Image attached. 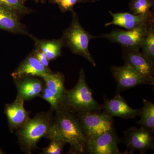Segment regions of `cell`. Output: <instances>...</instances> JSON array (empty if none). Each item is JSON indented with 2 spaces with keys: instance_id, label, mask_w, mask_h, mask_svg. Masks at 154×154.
<instances>
[{
  "instance_id": "83f0119b",
  "label": "cell",
  "mask_w": 154,
  "mask_h": 154,
  "mask_svg": "<svg viewBox=\"0 0 154 154\" xmlns=\"http://www.w3.org/2000/svg\"><path fill=\"white\" fill-rule=\"evenodd\" d=\"M5 154V152H3L2 149L0 148V154Z\"/></svg>"
},
{
  "instance_id": "277c9868",
  "label": "cell",
  "mask_w": 154,
  "mask_h": 154,
  "mask_svg": "<svg viewBox=\"0 0 154 154\" xmlns=\"http://www.w3.org/2000/svg\"><path fill=\"white\" fill-rule=\"evenodd\" d=\"M72 13L70 26L63 31L62 37L64 46H67L74 54L81 56L88 60L94 66L96 64L89 50V43L93 38H98L91 35L82 27L79 17L74 11Z\"/></svg>"
},
{
  "instance_id": "6da1fadb",
  "label": "cell",
  "mask_w": 154,
  "mask_h": 154,
  "mask_svg": "<svg viewBox=\"0 0 154 154\" xmlns=\"http://www.w3.org/2000/svg\"><path fill=\"white\" fill-rule=\"evenodd\" d=\"M44 138L60 140L68 143V154L86 153V137L76 113L63 107L56 112L52 125Z\"/></svg>"
},
{
  "instance_id": "ac0fdd59",
  "label": "cell",
  "mask_w": 154,
  "mask_h": 154,
  "mask_svg": "<svg viewBox=\"0 0 154 154\" xmlns=\"http://www.w3.org/2000/svg\"><path fill=\"white\" fill-rule=\"evenodd\" d=\"M42 79L45 85L57 96L63 105L64 95L66 90L65 87L64 75L60 72H51L45 75Z\"/></svg>"
},
{
  "instance_id": "9a60e30c",
  "label": "cell",
  "mask_w": 154,
  "mask_h": 154,
  "mask_svg": "<svg viewBox=\"0 0 154 154\" xmlns=\"http://www.w3.org/2000/svg\"><path fill=\"white\" fill-rule=\"evenodd\" d=\"M14 80L17 88V95L24 101L39 97L45 85L44 81L37 77L25 76Z\"/></svg>"
},
{
  "instance_id": "3957f363",
  "label": "cell",
  "mask_w": 154,
  "mask_h": 154,
  "mask_svg": "<svg viewBox=\"0 0 154 154\" xmlns=\"http://www.w3.org/2000/svg\"><path fill=\"white\" fill-rule=\"evenodd\" d=\"M63 107L77 113L85 111H101L102 105L94 99L92 90L86 82L84 69L80 70L76 85L69 90H66Z\"/></svg>"
},
{
  "instance_id": "d4e9b609",
  "label": "cell",
  "mask_w": 154,
  "mask_h": 154,
  "mask_svg": "<svg viewBox=\"0 0 154 154\" xmlns=\"http://www.w3.org/2000/svg\"><path fill=\"white\" fill-rule=\"evenodd\" d=\"M49 144L42 149L41 154H61L63 153L64 147L66 143L60 140H51Z\"/></svg>"
},
{
  "instance_id": "2e32d148",
  "label": "cell",
  "mask_w": 154,
  "mask_h": 154,
  "mask_svg": "<svg viewBox=\"0 0 154 154\" xmlns=\"http://www.w3.org/2000/svg\"><path fill=\"white\" fill-rule=\"evenodd\" d=\"M15 14L0 8V29L15 34H22L29 36L31 34L24 24L20 22Z\"/></svg>"
},
{
  "instance_id": "4316f807",
  "label": "cell",
  "mask_w": 154,
  "mask_h": 154,
  "mask_svg": "<svg viewBox=\"0 0 154 154\" xmlns=\"http://www.w3.org/2000/svg\"><path fill=\"white\" fill-rule=\"evenodd\" d=\"M19 1L22 2L23 3V2H25V1H27V0H19ZM34 1L36 2H40L41 3H44L46 2L47 1H48L49 2L50 0H34Z\"/></svg>"
},
{
  "instance_id": "5bb4252c",
  "label": "cell",
  "mask_w": 154,
  "mask_h": 154,
  "mask_svg": "<svg viewBox=\"0 0 154 154\" xmlns=\"http://www.w3.org/2000/svg\"><path fill=\"white\" fill-rule=\"evenodd\" d=\"M51 72L49 67L44 66L30 53L11 75L14 80L25 76L37 77L42 79L45 75Z\"/></svg>"
},
{
  "instance_id": "8992f818",
  "label": "cell",
  "mask_w": 154,
  "mask_h": 154,
  "mask_svg": "<svg viewBox=\"0 0 154 154\" xmlns=\"http://www.w3.org/2000/svg\"><path fill=\"white\" fill-rule=\"evenodd\" d=\"M152 25L154 22L144 24L131 30L116 29L110 33L101 34L98 38H106L111 42L118 43L124 48L140 50L149 28Z\"/></svg>"
},
{
  "instance_id": "5b68a950",
  "label": "cell",
  "mask_w": 154,
  "mask_h": 154,
  "mask_svg": "<svg viewBox=\"0 0 154 154\" xmlns=\"http://www.w3.org/2000/svg\"><path fill=\"white\" fill-rule=\"evenodd\" d=\"M86 139L115 130L113 117L101 111L76 113Z\"/></svg>"
},
{
  "instance_id": "44dd1931",
  "label": "cell",
  "mask_w": 154,
  "mask_h": 154,
  "mask_svg": "<svg viewBox=\"0 0 154 154\" xmlns=\"http://www.w3.org/2000/svg\"><path fill=\"white\" fill-rule=\"evenodd\" d=\"M140 48L143 55L152 65L154 66V25L149 28L143 39Z\"/></svg>"
},
{
  "instance_id": "9c48e42d",
  "label": "cell",
  "mask_w": 154,
  "mask_h": 154,
  "mask_svg": "<svg viewBox=\"0 0 154 154\" xmlns=\"http://www.w3.org/2000/svg\"><path fill=\"white\" fill-rule=\"evenodd\" d=\"M110 71L117 84V94L140 85H150L147 81L128 64L125 63L121 66H112Z\"/></svg>"
},
{
  "instance_id": "d6986e66",
  "label": "cell",
  "mask_w": 154,
  "mask_h": 154,
  "mask_svg": "<svg viewBox=\"0 0 154 154\" xmlns=\"http://www.w3.org/2000/svg\"><path fill=\"white\" fill-rule=\"evenodd\" d=\"M143 106L139 116L140 119L137 123L154 133V104L146 99H143Z\"/></svg>"
},
{
  "instance_id": "cb8c5ba5",
  "label": "cell",
  "mask_w": 154,
  "mask_h": 154,
  "mask_svg": "<svg viewBox=\"0 0 154 154\" xmlns=\"http://www.w3.org/2000/svg\"><path fill=\"white\" fill-rule=\"evenodd\" d=\"M97 1L90 0H50L51 3H55L58 5L59 9L63 13L74 11V7L78 3L94 2Z\"/></svg>"
},
{
  "instance_id": "ffe728a7",
  "label": "cell",
  "mask_w": 154,
  "mask_h": 154,
  "mask_svg": "<svg viewBox=\"0 0 154 154\" xmlns=\"http://www.w3.org/2000/svg\"><path fill=\"white\" fill-rule=\"evenodd\" d=\"M0 8L15 14L19 19L35 11L26 7L19 0H0Z\"/></svg>"
},
{
  "instance_id": "ba28073f",
  "label": "cell",
  "mask_w": 154,
  "mask_h": 154,
  "mask_svg": "<svg viewBox=\"0 0 154 154\" xmlns=\"http://www.w3.org/2000/svg\"><path fill=\"white\" fill-rule=\"evenodd\" d=\"M120 139L115 130L86 139V153L119 154L118 144Z\"/></svg>"
},
{
  "instance_id": "603a6c76",
  "label": "cell",
  "mask_w": 154,
  "mask_h": 154,
  "mask_svg": "<svg viewBox=\"0 0 154 154\" xmlns=\"http://www.w3.org/2000/svg\"><path fill=\"white\" fill-rule=\"evenodd\" d=\"M39 97L43 100L47 101L50 105L51 109L55 112V113L63 108L62 103L53 93L50 91L45 85V84Z\"/></svg>"
},
{
  "instance_id": "7402d4cb",
  "label": "cell",
  "mask_w": 154,
  "mask_h": 154,
  "mask_svg": "<svg viewBox=\"0 0 154 154\" xmlns=\"http://www.w3.org/2000/svg\"><path fill=\"white\" fill-rule=\"evenodd\" d=\"M153 6L154 2L151 0H131L129 8L132 14L144 15L150 12Z\"/></svg>"
},
{
  "instance_id": "7c38bea8",
  "label": "cell",
  "mask_w": 154,
  "mask_h": 154,
  "mask_svg": "<svg viewBox=\"0 0 154 154\" xmlns=\"http://www.w3.org/2000/svg\"><path fill=\"white\" fill-rule=\"evenodd\" d=\"M102 105L103 112L107 115L124 119L134 118L140 116L141 111V108L135 109L130 107L119 94H116L112 99L104 98Z\"/></svg>"
},
{
  "instance_id": "8fae6325",
  "label": "cell",
  "mask_w": 154,
  "mask_h": 154,
  "mask_svg": "<svg viewBox=\"0 0 154 154\" xmlns=\"http://www.w3.org/2000/svg\"><path fill=\"white\" fill-rule=\"evenodd\" d=\"M24 102L22 98L17 95L14 102L5 105L4 113L7 116L9 130L11 133L22 127L30 118V112L24 108Z\"/></svg>"
},
{
  "instance_id": "30bf717a",
  "label": "cell",
  "mask_w": 154,
  "mask_h": 154,
  "mask_svg": "<svg viewBox=\"0 0 154 154\" xmlns=\"http://www.w3.org/2000/svg\"><path fill=\"white\" fill-rule=\"evenodd\" d=\"M122 58L131 66L150 85L154 84V66L150 63L140 50L122 48Z\"/></svg>"
},
{
  "instance_id": "7a4b0ae2",
  "label": "cell",
  "mask_w": 154,
  "mask_h": 154,
  "mask_svg": "<svg viewBox=\"0 0 154 154\" xmlns=\"http://www.w3.org/2000/svg\"><path fill=\"white\" fill-rule=\"evenodd\" d=\"M54 112L50 109L36 113L16 131L18 143L23 152L31 154L37 148V143L46 135L52 125Z\"/></svg>"
},
{
  "instance_id": "f1b7e54d",
  "label": "cell",
  "mask_w": 154,
  "mask_h": 154,
  "mask_svg": "<svg viewBox=\"0 0 154 154\" xmlns=\"http://www.w3.org/2000/svg\"><path fill=\"white\" fill-rule=\"evenodd\" d=\"M151 1H152V2H154V0H151Z\"/></svg>"
},
{
  "instance_id": "e0dca14e",
  "label": "cell",
  "mask_w": 154,
  "mask_h": 154,
  "mask_svg": "<svg viewBox=\"0 0 154 154\" xmlns=\"http://www.w3.org/2000/svg\"><path fill=\"white\" fill-rule=\"evenodd\" d=\"M35 42L36 48L44 52L49 61L54 60L61 55L62 49L63 47L61 38L58 39H39L33 35L29 36Z\"/></svg>"
},
{
  "instance_id": "484cf974",
  "label": "cell",
  "mask_w": 154,
  "mask_h": 154,
  "mask_svg": "<svg viewBox=\"0 0 154 154\" xmlns=\"http://www.w3.org/2000/svg\"><path fill=\"white\" fill-rule=\"evenodd\" d=\"M31 53L42 64L46 67H49V61L44 52L35 48Z\"/></svg>"
},
{
  "instance_id": "52a82bcc",
  "label": "cell",
  "mask_w": 154,
  "mask_h": 154,
  "mask_svg": "<svg viewBox=\"0 0 154 154\" xmlns=\"http://www.w3.org/2000/svg\"><path fill=\"white\" fill-rule=\"evenodd\" d=\"M154 133L142 126H133L125 131L123 140L131 153L138 151L144 154L149 149H154Z\"/></svg>"
},
{
  "instance_id": "4fadbf2b",
  "label": "cell",
  "mask_w": 154,
  "mask_h": 154,
  "mask_svg": "<svg viewBox=\"0 0 154 154\" xmlns=\"http://www.w3.org/2000/svg\"><path fill=\"white\" fill-rule=\"evenodd\" d=\"M109 12L113 19L111 22L105 24L106 27L111 25H117L128 30L144 24L154 22L153 12L152 11L144 15H134L128 13H113L111 11Z\"/></svg>"
}]
</instances>
